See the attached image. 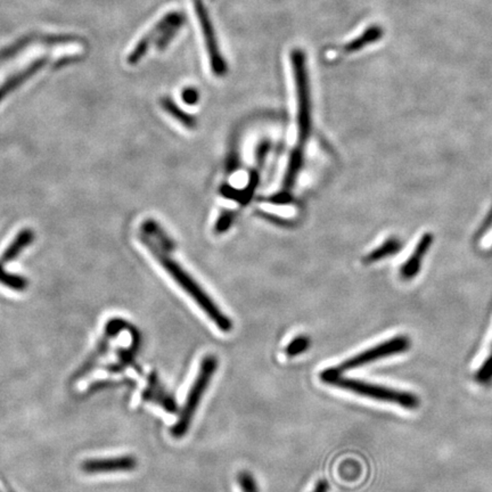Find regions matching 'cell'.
I'll return each instance as SVG.
<instances>
[{
	"mask_svg": "<svg viewBox=\"0 0 492 492\" xmlns=\"http://www.w3.org/2000/svg\"><path fill=\"white\" fill-rule=\"evenodd\" d=\"M0 283L6 286L12 287L15 290H22L26 285V279L20 276L12 275L11 272L4 269L3 264H0Z\"/></svg>",
	"mask_w": 492,
	"mask_h": 492,
	"instance_id": "obj_13",
	"label": "cell"
},
{
	"mask_svg": "<svg viewBox=\"0 0 492 492\" xmlns=\"http://www.w3.org/2000/svg\"><path fill=\"white\" fill-rule=\"evenodd\" d=\"M403 250V242L397 236H390L379 247L368 253L364 258V264H371L398 255Z\"/></svg>",
	"mask_w": 492,
	"mask_h": 492,
	"instance_id": "obj_9",
	"label": "cell"
},
{
	"mask_svg": "<svg viewBox=\"0 0 492 492\" xmlns=\"http://www.w3.org/2000/svg\"><path fill=\"white\" fill-rule=\"evenodd\" d=\"M330 491V484L328 483L326 480H319L317 483H315V488H313V492H328Z\"/></svg>",
	"mask_w": 492,
	"mask_h": 492,
	"instance_id": "obj_16",
	"label": "cell"
},
{
	"mask_svg": "<svg viewBox=\"0 0 492 492\" xmlns=\"http://www.w3.org/2000/svg\"><path fill=\"white\" fill-rule=\"evenodd\" d=\"M293 76L296 90V123H298V142L296 150L304 152V146L311 133V94L308 79L306 56L302 50H293L291 54Z\"/></svg>",
	"mask_w": 492,
	"mask_h": 492,
	"instance_id": "obj_3",
	"label": "cell"
},
{
	"mask_svg": "<svg viewBox=\"0 0 492 492\" xmlns=\"http://www.w3.org/2000/svg\"><path fill=\"white\" fill-rule=\"evenodd\" d=\"M238 486L242 492H260L258 481L250 472H240L237 476Z\"/></svg>",
	"mask_w": 492,
	"mask_h": 492,
	"instance_id": "obj_14",
	"label": "cell"
},
{
	"mask_svg": "<svg viewBox=\"0 0 492 492\" xmlns=\"http://www.w3.org/2000/svg\"><path fill=\"white\" fill-rule=\"evenodd\" d=\"M433 240L435 236L432 233H425L418 240L410 257L400 267V277L403 278V281H411L420 274L426 253L431 249Z\"/></svg>",
	"mask_w": 492,
	"mask_h": 492,
	"instance_id": "obj_7",
	"label": "cell"
},
{
	"mask_svg": "<svg viewBox=\"0 0 492 492\" xmlns=\"http://www.w3.org/2000/svg\"><path fill=\"white\" fill-rule=\"evenodd\" d=\"M410 345L411 342L408 339V336H394L388 341L382 342V343H379V345H375V347H371L364 352H360L357 356L352 357L350 359L345 360V362H342L339 367L332 368V369L335 373L341 374L342 371L359 368L362 366L371 364V362L393 356V354H403L406 351L409 350Z\"/></svg>",
	"mask_w": 492,
	"mask_h": 492,
	"instance_id": "obj_5",
	"label": "cell"
},
{
	"mask_svg": "<svg viewBox=\"0 0 492 492\" xmlns=\"http://www.w3.org/2000/svg\"><path fill=\"white\" fill-rule=\"evenodd\" d=\"M35 240V233L30 228H24L15 236L12 243L7 246L3 255H0V264H6L18 258L22 251Z\"/></svg>",
	"mask_w": 492,
	"mask_h": 492,
	"instance_id": "obj_8",
	"label": "cell"
},
{
	"mask_svg": "<svg viewBox=\"0 0 492 492\" xmlns=\"http://www.w3.org/2000/svg\"><path fill=\"white\" fill-rule=\"evenodd\" d=\"M199 97H200V95H199L197 90L194 89V88H186V89H184L183 94H181V99H184L186 104H196Z\"/></svg>",
	"mask_w": 492,
	"mask_h": 492,
	"instance_id": "obj_15",
	"label": "cell"
},
{
	"mask_svg": "<svg viewBox=\"0 0 492 492\" xmlns=\"http://www.w3.org/2000/svg\"><path fill=\"white\" fill-rule=\"evenodd\" d=\"M193 4H194L197 20L200 22L201 29H202L203 35H204L208 58L211 62L212 71L216 76L223 77L227 71L226 64H225L223 58L221 57L220 52L218 50L217 40H216L215 31L212 29L211 21L208 18V12L203 5L202 0H193Z\"/></svg>",
	"mask_w": 492,
	"mask_h": 492,
	"instance_id": "obj_6",
	"label": "cell"
},
{
	"mask_svg": "<svg viewBox=\"0 0 492 492\" xmlns=\"http://www.w3.org/2000/svg\"><path fill=\"white\" fill-rule=\"evenodd\" d=\"M217 368L218 359L213 354H208L203 358L200 371L197 374V377L195 379L194 384L191 386L189 396L186 398V403L184 405L181 414H180L179 420L171 430V435H174V437L180 439L189 431L195 413L200 406L201 400L206 393V388L210 385Z\"/></svg>",
	"mask_w": 492,
	"mask_h": 492,
	"instance_id": "obj_4",
	"label": "cell"
},
{
	"mask_svg": "<svg viewBox=\"0 0 492 492\" xmlns=\"http://www.w3.org/2000/svg\"><path fill=\"white\" fill-rule=\"evenodd\" d=\"M379 35H381V30H379V28H371V29L368 30L366 33H364L360 38L347 45V46L345 47V50H347V52H356V50H359L360 48L365 46V45L369 44L371 41L376 40Z\"/></svg>",
	"mask_w": 492,
	"mask_h": 492,
	"instance_id": "obj_12",
	"label": "cell"
},
{
	"mask_svg": "<svg viewBox=\"0 0 492 492\" xmlns=\"http://www.w3.org/2000/svg\"><path fill=\"white\" fill-rule=\"evenodd\" d=\"M488 357H490V358H491V357H492V349H491V352H490V354H489V356H488Z\"/></svg>",
	"mask_w": 492,
	"mask_h": 492,
	"instance_id": "obj_17",
	"label": "cell"
},
{
	"mask_svg": "<svg viewBox=\"0 0 492 492\" xmlns=\"http://www.w3.org/2000/svg\"><path fill=\"white\" fill-rule=\"evenodd\" d=\"M161 105H162L163 110L171 118H174L176 121L179 122L180 125H183L187 129H194L196 127V119H195L194 116H189V113L184 112L172 99L164 97V99H161Z\"/></svg>",
	"mask_w": 492,
	"mask_h": 492,
	"instance_id": "obj_10",
	"label": "cell"
},
{
	"mask_svg": "<svg viewBox=\"0 0 492 492\" xmlns=\"http://www.w3.org/2000/svg\"><path fill=\"white\" fill-rule=\"evenodd\" d=\"M320 379L326 384L334 385L343 390L359 394L362 397L379 400L383 403H394L406 409H416L420 406V399L415 394L362 382L359 379L342 377L341 374H336L332 368L323 371Z\"/></svg>",
	"mask_w": 492,
	"mask_h": 492,
	"instance_id": "obj_2",
	"label": "cell"
},
{
	"mask_svg": "<svg viewBox=\"0 0 492 492\" xmlns=\"http://www.w3.org/2000/svg\"><path fill=\"white\" fill-rule=\"evenodd\" d=\"M139 240L219 330L226 333L232 330L233 322L230 318L221 311L220 308L206 294V291L191 277V274L184 269V267L180 266L176 259L171 257V253L174 251V240L160 226L159 223L153 219L142 221Z\"/></svg>",
	"mask_w": 492,
	"mask_h": 492,
	"instance_id": "obj_1",
	"label": "cell"
},
{
	"mask_svg": "<svg viewBox=\"0 0 492 492\" xmlns=\"http://www.w3.org/2000/svg\"><path fill=\"white\" fill-rule=\"evenodd\" d=\"M311 345V340L307 335H298L296 339L289 343L286 347L287 357L293 358V357L298 356L306 352Z\"/></svg>",
	"mask_w": 492,
	"mask_h": 492,
	"instance_id": "obj_11",
	"label": "cell"
}]
</instances>
